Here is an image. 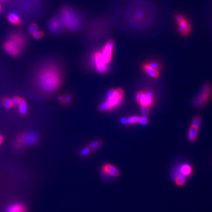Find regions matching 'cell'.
<instances>
[{
	"label": "cell",
	"mask_w": 212,
	"mask_h": 212,
	"mask_svg": "<svg viewBox=\"0 0 212 212\" xmlns=\"http://www.w3.org/2000/svg\"><path fill=\"white\" fill-rule=\"evenodd\" d=\"M37 82L41 90L47 93H52L56 91L61 84V71L56 64H47L38 72Z\"/></svg>",
	"instance_id": "1"
},
{
	"label": "cell",
	"mask_w": 212,
	"mask_h": 212,
	"mask_svg": "<svg viewBox=\"0 0 212 212\" xmlns=\"http://www.w3.org/2000/svg\"><path fill=\"white\" fill-rule=\"evenodd\" d=\"M61 18L64 28L70 31L80 30L84 24V19L80 12L70 5L63 6L60 11Z\"/></svg>",
	"instance_id": "2"
},
{
	"label": "cell",
	"mask_w": 212,
	"mask_h": 212,
	"mask_svg": "<svg viewBox=\"0 0 212 212\" xmlns=\"http://www.w3.org/2000/svg\"><path fill=\"white\" fill-rule=\"evenodd\" d=\"M212 96V85L209 83L203 84L200 93L194 100L193 104L197 109H201L206 106L211 100Z\"/></svg>",
	"instance_id": "3"
},
{
	"label": "cell",
	"mask_w": 212,
	"mask_h": 212,
	"mask_svg": "<svg viewBox=\"0 0 212 212\" xmlns=\"http://www.w3.org/2000/svg\"><path fill=\"white\" fill-rule=\"evenodd\" d=\"M38 141V135L33 131L24 132L20 134L15 140L14 147L20 150L25 146H30L36 144Z\"/></svg>",
	"instance_id": "4"
},
{
	"label": "cell",
	"mask_w": 212,
	"mask_h": 212,
	"mask_svg": "<svg viewBox=\"0 0 212 212\" xmlns=\"http://www.w3.org/2000/svg\"><path fill=\"white\" fill-rule=\"evenodd\" d=\"M174 20L178 33L182 36L188 37L192 30V25L188 18L184 14L177 13L174 15Z\"/></svg>",
	"instance_id": "5"
},
{
	"label": "cell",
	"mask_w": 212,
	"mask_h": 212,
	"mask_svg": "<svg viewBox=\"0 0 212 212\" xmlns=\"http://www.w3.org/2000/svg\"><path fill=\"white\" fill-rule=\"evenodd\" d=\"M123 98L118 97L115 93V89H111L107 94V100L100 104L98 109L101 112L110 111L114 108L117 107L122 102Z\"/></svg>",
	"instance_id": "6"
},
{
	"label": "cell",
	"mask_w": 212,
	"mask_h": 212,
	"mask_svg": "<svg viewBox=\"0 0 212 212\" xmlns=\"http://www.w3.org/2000/svg\"><path fill=\"white\" fill-rule=\"evenodd\" d=\"M136 101L141 106L149 108L154 103V96L150 91H140L136 94Z\"/></svg>",
	"instance_id": "7"
},
{
	"label": "cell",
	"mask_w": 212,
	"mask_h": 212,
	"mask_svg": "<svg viewBox=\"0 0 212 212\" xmlns=\"http://www.w3.org/2000/svg\"><path fill=\"white\" fill-rule=\"evenodd\" d=\"M5 51L11 56L17 57L20 55L23 48L13 40L7 38L3 44Z\"/></svg>",
	"instance_id": "8"
},
{
	"label": "cell",
	"mask_w": 212,
	"mask_h": 212,
	"mask_svg": "<svg viewBox=\"0 0 212 212\" xmlns=\"http://www.w3.org/2000/svg\"><path fill=\"white\" fill-rule=\"evenodd\" d=\"M47 26L49 31L55 34L60 33L64 28V24L60 16H55L50 19Z\"/></svg>",
	"instance_id": "9"
},
{
	"label": "cell",
	"mask_w": 212,
	"mask_h": 212,
	"mask_svg": "<svg viewBox=\"0 0 212 212\" xmlns=\"http://www.w3.org/2000/svg\"><path fill=\"white\" fill-rule=\"evenodd\" d=\"M114 41L112 40H109L105 44L101 50V52L106 64H109L112 60L113 50L114 48Z\"/></svg>",
	"instance_id": "10"
},
{
	"label": "cell",
	"mask_w": 212,
	"mask_h": 212,
	"mask_svg": "<svg viewBox=\"0 0 212 212\" xmlns=\"http://www.w3.org/2000/svg\"><path fill=\"white\" fill-rule=\"evenodd\" d=\"M103 175L109 177H118L120 175V173L114 165L111 164H105L103 165L101 169Z\"/></svg>",
	"instance_id": "11"
},
{
	"label": "cell",
	"mask_w": 212,
	"mask_h": 212,
	"mask_svg": "<svg viewBox=\"0 0 212 212\" xmlns=\"http://www.w3.org/2000/svg\"><path fill=\"white\" fill-rule=\"evenodd\" d=\"M8 38L13 40L15 41L17 44H18L20 47L23 49L24 47H25L26 44V40L25 37L24 36L23 34L19 33H11L8 37Z\"/></svg>",
	"instance_id": "12"
},
{
	"label": "cell",
	"mask_w": 212,
	"mask_h": 212,
	"mask_svg": "<svg viewBox=\"0 0 212 212\" xmlns=\"http://www.w3.org/2000/svg\"><path fill=\"white\" fill-rule=\"evenodd\" d=\"M5 212H27V209L23 204L17 203L8 206Z\"/></svg>",
	"instance_id": "13"
},
{
	"label": "cell",
	"mask_w": 212,
	"mask_h": 212,
	"mask_svg": "<svg viewBox=\"0 0 212 212\" xmlns=\"http://www.w3.org/2000/svg\"><path fill=\"white\" fill-rule=\"evenodd\" d=\"M142 70L144 71L147 74L150 75L151 77L153 78H157L160 76V72L159 71L156 70L155 69H153L151 68L146 63L142 65Z\"/></svg>",
	"instance_id": "14"
},
{
	"label": "cell",
	"mask_w": 212,
	"mask_h": 212,
	"mask_svg": "<svg viewBox=\"0 0 212 212\" xmlns=\"http://www.w3.org/2000/svg\"><path fill=\"white\" fill-rule=\"evenodd\" d=\"M179 173L183 175L185 177H188L193 173V168L191 165L188 164H184L180 166L179 167Z\"/></svg>",
	"instance_id": "15"
},
{
	"label": "cell",
	"mask_w": 212,
	"mask_h": 212,
	"mask_svg": "<svg viewBox=\"0 0 212 212\" xmlns=\"http://www.w3.org/2000/svg\"><path fill=\"white\" fill-rule=\"evenodd\" d=\"M7 20L10 23L14 25H18L21 23V20L20 17L18 14L14 13L9 14L7 16Z\"/></svg>",
	"instance_id": "16"
},
{
	"label": "cell",
	"mask_w": 212,
	"mask_h": 212,
	"mask_svg": "<svg viewBox=\"0 0 212 212\" xmlns=\"http://www.w3.org/2000/svg\"><path fill=\"white\" fill-rule=\"evenodd\" d=\"M198 133H199V129L190 126L188 129V140L190 142H194L197 140Z\"/></svg>",
	"instance_id": "17"
},
{
	"label": "cell",
	"mask_w": 212,
	"mask_h": 212,
	"mask_svg": "<svg viewBox=\"0 0 212 212\" xmlns=\"http://www.w3.org/2000/svg\"><path fill=\"white\" fill-rule=\"evenodd\" d=\"M186 178H187L186 177H185L183 175L178 173L176 174H175L174 182L177 186L182 187L186 184V182L187 180Z\"/></svg>",
	"instance_id": "18"
},
{
	"label": "cell",
	"mask_w": 212,
	"mask_h": 212,
	"mask_svg": "<svg viewBox=\"0 0 212 212\" xmlns=\"http://www.w3.org/2000/svg\"><path fill=\"white\" fill-rule=\"evenodd\" d=\"M27 102L23 98H21L18 104V112L21 115H25L27 113Z\"/></svg>",
	"instance_id": "19"
},
{
	"label": "cell",
	"mask_w": 212,
	"mask_h": 212,
	"mask_svg": "<svg viewBox=\"0 0 212 212\" xmlns=\"http://www.w3.org/2000/svg\"><path fill=\"white\" fill-rule=\"evenodd\" d=\"M202 119L201 116H198V115L196 116L193 118L190 126L197 128V129H199V127L202 124Z\"/></svg>",
	"instance_id": "20"
},
{
	"label": "cell",
	"mask_w": 212,
	"mask_h": 212,
	"mask_svg": "<svg viewBox=\"0 0 212 212\" xmlns=\"http://www.w3.org/2000/svg\"><path fill=\"white\" fill-rule=\"evenodd\" d=\"M102 145V143L101 141H94L92 143H90L88 147L91 149V150L93 151L97 149H98L99 147H101V146Z\"/></svg>",
	"instance_id": "21"
},
{
	"label": "cell",
	"mask_w": 212,
	"mask_h": 212,
	"mask_svg": "<svg viewBox=\"0 0 212 212\" xmlns=\"http://www.w3.org/2000/svg\"><path fill=\"white\" fill-rule=\"evenodd\" d=\"M148 66H150L151 68L155 69L156 70L159 71L161 68H162V66L160 64V63L157 62V61H151L150 62H147L146 63Z\"/></svg>",
	"instance_id": "22"
},
{
	"label": "cell",
	"mask_w": 212,
	"mask_h": 212,
	"mask_svg": "<svg viewBox=\"0 0 212 212\" xmlns=\"http://www.w3.org/2000/svg\"><path fill=\"white\" fill-rule=\"evenodd\" d=\"M2 104L7 109H11L14 107L11 100L8 98H4L2 100Z\"/></svg>",
	"instance_id": "23"
},
{
	"label": "cell",
	"mask_w": 212,
	"mask_h": 212,
	"mask_svg": "<svg viewBox=\"0 0 212 212\" xmlns=\"http://www.w3.org/2000/svg\"><path fill=\"white\" fill-rule=\"evenodd\" d=\"M33 38L34 39H36V40H40L43 38L45 36V34L43 31H37L36 32H35L34 34H32Z\"/></svg>",
	"instance_id": "24"
},
{
	"label": "cell",
	"mask_w": 212,
	"mask_h": 212,
	"mask_svg": "<svg viewBox=\"0 0 212 212\" xmlns=\"http://www.w3.org/2000/svg\"><path fill=\"white\" fill-rule=\"evenodd\" d=\"M127 119V124H136L138 123L139 122V119L140 117L138 116H133V117H129Z\"/></svg>",
	"instance_id": "25"
},
{
	"label": "cell",
	"mask_w": 212,
	"mask_h": 212,
	"mask_svg": "<svg viewBox=\"0 0 212 212\" xmlns=\"http://www.w3.org/2000/svg\"><path fill=\"white\" fill-rule=\"evenodd\" d=\"M37 29H38L37 25L35 23H32L29 27L28 31L31 34H33L37 31Z\"/></svg>",
	"instance_id": "26"
},
{
	"label": "cell",
	"mask_w": 212,
	"mask_h": 212,
	"mask_svg": "<svg viewBox=\"0 0 212 212\" xmlns=\"http://www.w3.org/2000/svg\"><path fill=\"white\" fill-rule=\"evenodd\" d=\"M92 151L91 150V149L89 147H87L84 148L83 150H81L80 154L82 156H87L89 154H90Z\"/></svg>",
	"instance_id": "27"
},
{
	"label": "cell",
	"mask_w": 212,
	"mask_h": 212,
	"mask_svg": "<svg viewBox=\"0 0 212 212\" xmlns=\"http://www.w3.org/2000/svg\"><path fill=\"white\" fill-rule=\"evenodd\" d=\"M141 112L143 116L144 117H147L149 114V110H148V107L147 106H141Z\"/></svg>",
	"instance_id": "28"
},
{
	"label": "cell",
	"mask_w": 212,
	"mask_h": 212,
	"mask_svg": "<svg viewBox=\"0 0 212 212\" xmlns=\"http://www.w3.org/2000/svg\"><path fill=\"white\" fill-rule=\"evenodd\" d=\"M21 98L18 97H14L12 98L11 101H12V103L13 104V106H18L20 101Z\"/></svg>",
	"instance_id": "29"
},
{
	"label": "cell",
	"mask_w": 212,
	"mask_h": 212,
	"mask_svg": "<svg viewBox=\"0 0 212 212\" xmlns=\"http://www.w3.org/2000/svg\"><path fill=\"white\" fill-rule=\"evenodd\" d=\"M140 124H143V125H146L148 123V120L147 119V118L146 117H140V119H139V122Z\"/></svg>",
	"instance_id": "30"
},
{
	"label": "cell",
	"mask_w": 212,
	"mask_h": 212,
	"mask_svg": "<svg viewBox=\"0 0 212 212\" xmlns=\"http://www.w3.org/2000/svg\"><path fill=\"white\" fill-rule=\"evenodd\" d=\"M71 99H72L71 95H70V94H68V95H67L65 97H64V101H63V103H64V104H68V103H69L70 102Z\"/></svg>",
	"instance_id": "31"
},
{
	"label": "cell",
	"mask_w": 212,
	"mask_h": 212,
	"mask_svg": "<svg viewBox=\"0 0 212 212\" xmlns=\"http://www.w3.org/2000/svg\"><path fill=\"white\" fill-rule=\"evenodd\" d=\"M121 122L123 124H127V119L126 118H122L121 120Z\"/></svg>",
	"instance_id": "32"
},
{
	"label": "cell",
	"mask_w": 212,
	"mask_h": 212,
	"mask_svg": "<svg viewBox=\"0 0 212 212\" xmlns=\"http://www.w3.org/2000/svg\"><path fill=\"white\" fill-rule=\"evenodd\" d=\"M58 100L59 102L63 103V101H64V97H63V96H59V97H58Z\"/></svg>",
	"instance_id": "33"
},
{
	"label": "cell",
	"mask_w": 212,
	"mask_h": 212,
	"mask_svg": "<svg viewBox=\"0 0 212 212\" xmlns=\"http://www.w3.org/2000/svg\"><path fill=\"white\" fill-rule=\"evenodd\" d=\"M4 141V138L2 136L0 135V145L2 144V143Z\"/></svg>",
	"instance_id": "34"
},
{
	"label": "cell",
	"mask_w": 212,
	"mask_h": 212,
	"mask_svg": "<svg viewBox=\"0 0 212 212\" xmlns=\"http://www.w3.org/2000/svg\"><path fill=\"white\" fill-rule=\"evenodd\" d=\"M1 1H2V2H6L7 0H0Z\"/></svg>",
	"instance_id": "35"
},
{
	"label": "cell",
	"mask_w": 212,
	"mask_h": 212,
	"mask_svg": "<svg viewBox=\"0 0 212 212\" xmlns=\"http://www.w3.org/2000/svg\"><path fill=\"white\" fill-rule=\"evenodd\" d=\"M1 5H0V12H1Z\"/></svg>",
	"instance_id": "36"
}]
</instances>
